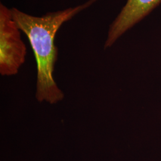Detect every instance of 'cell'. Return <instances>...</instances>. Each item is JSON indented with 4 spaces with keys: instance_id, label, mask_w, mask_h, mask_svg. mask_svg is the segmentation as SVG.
Returning <instances> with one entry per match:
<instances>
[{
    "instance_id": "6da1fadb",
    "label": "cell",
    "mask_w": 161,
    "mask_h": 161,
    "mask_svg": "<svg viewBox=\"0 0 161 161\" xmlns=\"http://www.w3.org/2000/svg\"><path fill=\"white\" fill-rule=\"evenodd\" d=\"M98 0H88L78 6L34 16L13 7L12 16L19 29L26 35L34 51L37 65L36 98L40 102L56 104L64 98V92L53 78L58 59L55 36L64 23L92 6Z\"/></svg>"
},
{
    "instance_id": "7a4b0ae2",
    "label": "cell",
    "mask_w": 161,
    "mask_h": 161,
    "mask_svg": "<svg viewBox=\"0 0 161 161\" xmlns=\"http://www.w3.org/2000/svg\"><path fill=\"white\" fill-rule=\"evenodd\" d=\"M11 8L0 4V74H17L25 62L27 49Z\"/></svg>"
},
{
    "instance_id": "3957f363",
    "label": "cell",
    "mask_w": 161,
    "mask_h": 161,
    "mask_svg": "<svg viewBox=\"0 0 161 161\" xmlns=\"http://www.w3.org/2000/svg\"><path fill=\"white\" fill-rule=\"evenodd\" d=\"M161 3V0H127L110 25L104 48L113 46L128 31L139 23Z\"/></svg>"
}]
</instances>
